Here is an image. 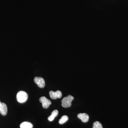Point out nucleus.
<instances>
[{
	"label": "nucleus",
	"mask_w": 128,
	"mask_h": 128,
	"mask_svg": "<svg viewBox=\"0 0 128 128\" xmlns=\"http://www.w3.org/2000/svg\"><path fill=\"white\" fill-rule=\"evenodd\" d=\"M58 114V110H55L53 111L51 114V115L48 118V120L50 121H52L54 120L55 117L57 116Z\"/></svg>",
	"instance_id": "8"
},
{
	"label": "nucleus",
	"mask_w": 128,
	"mask_h": 128,
	"mask_svg": "<svg viewBox=\"0 0 128 128\" xmlns=\"http://www.w3.org/2000/svg\"><path fill=\"white\" fill-rule=\"evenodd\" d=\"M33 126L32 123L28 122H23L20 125V128H32Z\"/></svg>",
	"instance_id": "9"
},
{
	"label": "nucleus",
	"mask_w": 128,
	"mask_h": 128,
	"mask_svg": "<svg viewBox=\"0 0 128 128\" xmlns=\"http://www.w3.org/2000/svg\"><path fill=\"white\" fill-rule=\"evenodd\" d=\"M92 128H103L102 125L98 121H96L93 124Z\"/></svg>",
	"instance_id": "11"
},
{
	"label": "nucleus",
	"mask_w": 128,
	"mask_h": 128,
	"mask_svg": "<svg viewBox=\"0 0 128 128\" xmlns=\"http://www.w3.org/2000/svg\"><path fill=\"white\" fill-rule=\"evenodd\" d=\"M28 98V95L26 92L23 91L18 92L16 95V99L19 103H22L25 102Z\"/></svg>",
	"instance_id": "2"
},
{
	"label": "nucleus",
	"mask_w": 128,
	"mask_h": 128,
	"mask_svg": "<svg viewBox=\"0 0 128 128\" xmlns=\"http://www.w3.org/2000/svg\"><path fill=\"white\" fill-rule=\"evenodd\" d=\"M7 107L6 104L4 102H2L0 105V113L2 116H6L7 113Z\"/></svg>",
	"instance_id": "7"
},
{
	"label": "nucleus",
	"mask_w": 128,
	"mask_h": 128,
	"mask_svg": "<svg viewBox=\"0 0 128 128\" xmlns=\"http://www.w3.org/2000/svg\"><path fill=\"white\" fill-rule=\"evenodd\" d=\"M74 98V97L71 95H68L67 96L65 97L61 101L62 106L65 108L70 107L71 106L72 102Z\"/></svg>",
	"instance_id": "1"
},
{
	"label": "nucleus",
	"mask_w": 128,
	"mask_h": 128,
	"mask_svg": "<svg viewBox=\"0 0 128 128\" xmlns=\"http://www.w3.org/2000/svg\"><path fill=\"white\" fill-rule=\"evenodd\" d=\"M39 101L42 103V106L44 108H48L50 105L51 104V101L44 96L41 97L40 98Z\"/></svg>",
	"instance_id": "3"
},
{
	"label": "nucleus",
	"mask_w": 128,
	"mask_h": 128,
	"mask_svg": "<svg viewBox=\"0 0 128 128\" xmlns=\"http://www.w3.org/2000/svg\"><path fill=\"white\" fill-rule=\"evenodd\" d=\"M2 102H1L0 101V105L1 104Z\"/></svg>",
	"instance_id": "12"
},
{
	"label": "nucleus",
	"mask_w": 128,
	"mask_h": 128,
	"mask_svg": "<svg viewBox=\"0 0 128 128\" xmlns=\"http://www.w3.org/2000/svg\"><path fill=\"white\" fill-rule=\"evenodd\" d=\"M68 117L66 115H64L62 116L60 120L59 121V123L60 124H63L66 122V121H68Z\"/></svg>",
	"instance_id": "10"
},
{
	"label": "nucleus",
	"mask_w": 128,
	"mask_h": 128,
	"mask_svg": "<svg viewBox=\"0 0 128 128\" xmlns=\"http://www.w3.org/2000/svg\"><path fill=\"white\" fill-rule=\"evenodd\" d=\"M49 95L50 98L52 99L60 98L62 96V92L60 90H57L55 92L50 91L49 92Z\"/></svg>",
	"instance_id": "5"
},
{
	"label": "nucleus",
	"mask_w": 128,
	"mask_h": 128,
	"mask_svg": "<svg viewBox=\"0 0 128 128\" xmlns=\"http://www.w3.org/2000/svg\"><path fill=\"white\" fill-rule=\"evenodd\" d=\"M79 119H80L83 122H87L89 121V116L86 113H80L77 115Z\"/></svg>",
	"instance_id": "6"
},
{
	"label": "nucleus",
	"mask_w": 128,
	"mask_h": 128,
	"mask_svg": "<svg viewBox=\"0 0 128 128\" xmlns=\"http://www.w3.org/2000/svg\"><path fill=\"white\" fill-rule=\"evenodd\" d=\"M34 81L38 86L40 88H44L45 86V81L42 77H35L34 79Z\"/></svg>",
	"instance_id": "4"
}]
</instances>
